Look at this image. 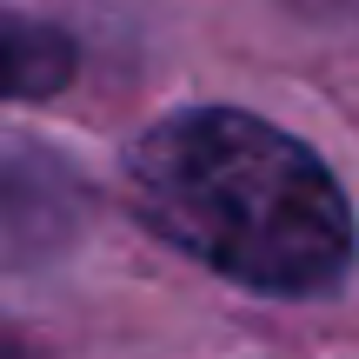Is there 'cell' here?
Here are the masks:
<instances>
[{"mask_svg":"<svg viewBox=\"0 0 359 359\" xmlns=\"http://www.w3.org/2000/svg\"><path fill=\"white\" fill-rule=\"evenodd\" d=\"M140 219L253 293H333L353 266V206L313 147L240 107H193L127 154Z\"/></svg>","mask_w":359,"mask_h":359,"instance_id":"cell-1","label":"cell"},{"mask_svg":"<svg viewBox=\"0 0 359 359\" xmlns=\"http://www.w3.org/2000/svg\"><path fill=\"white\" fill-rule=\"evenodd\" d=\"M87 193L47 147L0 140V266H34L80 240Z\"/></svg>","mask_w":359,"mask_h":359,"instance_id":"cell-2","label":"cell"},{"mask_svg":"<svg viewBox=\"0 0 359 359\" xmlns=\"http://www.w3.org/2000/svg\"><path fill=\"white\" fill-rule=\"evenodd\" d=\"M80 53L60 27L0 7V100H47L74 80Z\"/></svg>","mask_w":359,"mask_h":359,"instance_id":"cell-3","label":"cell"},{"mask_svg":"<svg viewBox=\"0 0 359 359\" xmlns=\"http://www.w3.org/2000/svg\"><path fill=\"white\" fill-rule=\"evenodd\" d=\"M293 7H306V13H326V20H346V13H359V0H293Z\"/></svg>","mask_w":359,"mask_h":359,"instance_id":"cell-4","label":"cell"},{"mask_svg":"<svg viewBox=\"0 0 359 359\" xmlns=\"http://www.w3.org/2000/svg\"><path fill=\"white\" fill-rule=\"evenodd\" d=\"M0 359H40V353L27 346V339L13 333V326H0Z\"/></svg>","mask_w":359,"mask_h":359,"instance_id":"cell-5","label":"cell"}]
</instances>
